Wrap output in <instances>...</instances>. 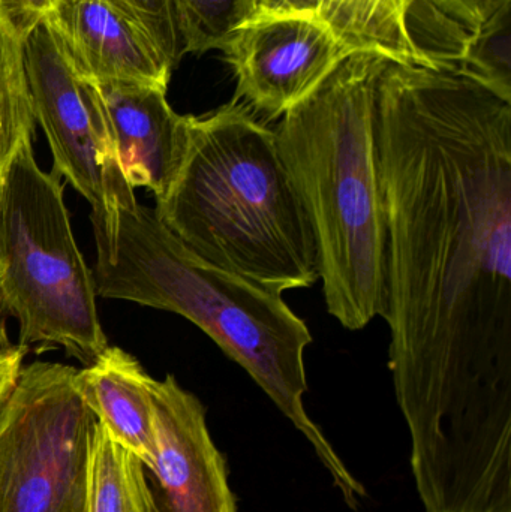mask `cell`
<instances>
[{
	"label": "cell",
	"mask_w": 511,
	"mask_h": 512,
	"mask_svg": "<svg viewBox=\"0 0 511 512\" xmlns=\"http://www.w3.org/2000/svg\"><path fill=\"white\" fill-rule=\"evenodd\" d=\"M15 23L29 32L35 24L44 20L60 0H0Z\"/></svg>",
	"instance_id": "7402d4cb"
},
{
	"label": "cell",
	"mask_w": 511,
	"mask_h": 512,
	"mask_svg": "<svg viewBox=\"0 0 511 512\" xmlns=\"http://www.w3.org/2000/svg\"><path fill=\"white\" fill-rule=\"evenodd\" d=\"M87 512H161L144 463L99 421L90 448Z\"/></svg>",
	"instance_id": "5bb4252c"
},
{
	"label": "cell",
	"mask_w": 511,
	"mask_h": 512,
	"mask_svg": "<svg viewBox=\"0 0 511 512\" xmlns=\"http://www.w3.org/2000/svg\"><path fill=\"white\" fill-rule=\"evenodd\" d=\"M152 379L137 358L108 346L78 369L77 387L99 423L152 471L156 460Z\"/></svg>",
	"instance_id": "4fadbf2b"
},
{
	"label": "cell",
	"mask_w": 511,
	"mask_h": 512,
	"mask_svg": "<svg viewBox=\"0 0 511 512\" xmlns=\"http://www.w3.org/2000/svg\"><path fill=\"white\" fill-rule=\"evenodd\" d=\"M77 372L47 361L21 367L0 408V512H87L98 418Z\"/></svg>",
	"instance_id": "8992f818"
},
{
	"label": "cell",
	"mask_w": 511,
	"mask_h": 512,
	"mask_svg": "<svg viewBox=\"0 0 511 512\" xmlns=\"http://www.w3.org/2000/svg\"><path fill=\"white\" fill-rule=\"evenodd\" d=\"M42 21L84 80L168 90L173 66L111 0H60Z\"/></svg>",
	"instance_id": "8fae6325"
},
{
	"label": "cell",
	"mask_w": 511,
	"mask_h": 512,
	"mask_svg": "<svg viewBox=\"0 0 511 512\" xmlns=\"http://www.w3.org/2000/svg\"><path fill=\"white\" fill-rule=\"evenodd\" d=\"M156 460L165 512H237L227 466L200 400L174 376L152 379Z\"/></svg>",
	"instance_id": "9c48e42d"
},
{
	"label": "cell",
	"mask_w": 511,
	"mask_h": 512,
	"mask_svg": "<svg viewBox=\"0 0 511 512\" xmlns=\"http://www.w3.org/2000/svg\"><path fill=\"white\" fill-rule=\"evenodd\" d=\"M110 258H96V295L177 313L203 330L236 361L314 447L348 507L365 487L348 471L329 439L306 412L308 324L269 291L189 251L137 198L119 204Z\"/></svg>",
	"instance_id": "7a4b0ae2"
},
{
	"label": "cell",
	"mask_w": 511,
	"mask_h": 512,
	"mask_svg": "<svg viewBox=\"0 0 511 512\" xmlns=\"http://www.w3.org/2000/svg\"><path fill=\"white\" fill-rule=\"evenodd\" d=\"M188 150L159 221L195 255L269 291L309 288L318 252L275 129L231 99L188 114Z\"/></svg>",
	"instance_id": "277c9868"
},
{
	"label": "cell",
	"mask_w": 511,
	"mask_h": 512,
	"mask_svg": "<svg viewBox=\"0 0 511 512\" xmlns=\"http://www.w3.org/2000/svg\"><path fill=\"white\" fill-rule=\"evenodd\" d=\"M387 63L369 51L350 54L273 128L314 231L327 312L351 331L383 313L377 89Z\"/></svg>",
	"instance_id": "3957f363"
},
{
	"label": "cell",
	"mask_w": 511,
	"mask_h": 512,
	"mask_svg": "<svg viewBox=\"0 0 511 512\" xmlns=\"http://www.w3.org/2000/svg\"><path fill=\"white\" fill-rule=\"evenodd\" d=\"M120 170L132 189L156 201L173 188L188 150V116L177 114L167 90L132 83H92Z\"/></svg>",
	"instance_id": "7c38bea8"
},
{
	"label": "cell",
	"mask_w": 511,
	"mask_h": 512,
	"mask_svg": "<svg viewBox=\"0 0 511 512\" xmlns=\"http://www.w3.org/2000/svg\"><path fill=\"white\" fill-rule=\"evenodd\" d=\"M182 56L221 50L231 33L252 20L255 0H170Z\"/></svg>",
	"instance_id": "2e32d148"
},
{
	"label": "cell",
	"mask_w": 511,
	"mask_h": 512,
	"mask_svg": "<svg viewBox=\"0 0 511 512\" xmlns=\"http://www.w3.org/2000/svg\"><path fill=\"white\" fill-rule=\"evenodd\" d=\"M455 71L511 102V6L468 35Z\"/></svg>",
	"instance_id": "e0dca14e"
},
{
	"label": "cell",
	"mask_w": 511,
	"mask_h": 512,
	"mask_svg": "<svg viewBox=\"0 0 511 512\" xmlns=\"http://www.w3.org/2000/svg\"><path fill=\"white\" fill-rule=\"evenodd\" d=\"M117 8L131 17L156 47L162 51L171 66L182 59L179 33L174 23L170 0H111Z\"/></svg>",
	"instance_id": "ac0fdd59"
},
{
	"label": "cell",
	"mask_w": 511,
	"mask_h": 512,
	"mask_svg": "<svg viewBox=\"0 0 511 512\" xmlns=\"http://www.w3.org/2000/svg\"><path fill=\"white\" fill-rule=\"evenodd\" d=\"M27 352L14 345L6 333V321L0 319V408L17 382Z\"/></svg>",
	"instance_id": "44dd1931"
},
{
	"label": "cell",
	"mask_w": 511,
	"mask_h": 512,
	"mask_svg": "<svg viewBox=\"0 0 511 512\" xmlns=\"http://www.w3.org/2000/svg\"><path fill=\"white\" fill-rule=\"evenodd\" d=\"M324 18L351 51L387 62L453 69L468 38L428 0H323Z\"/></svg>",
	"instance_id": "30bf717a"
},
{
	"label": "cell",
	"mask_w": 511,
	"mask_h": 512,
	"mask_svg": "<svg viewBox=\"0 0 511 512\" xmlns=\"http://www.w3.org/2000/svg\"><path fill=\"white\" fill-rule=\"evenodd\" d=\"M26 75L33 116L53 155V171L92 207L96 256L110 258L116 243L122 198L128 185L95 87L78 75L65 48L45 21L26 33Z\"/></svg>",
	"instance_id": "52a82bcc"
},
{
	"label": "cell",
	"mask_w": 511,
	"mask_h": 512,
	"mask_svg": "<svg viewBox=\"0 0 511 512\" xmlns=\"http://www.w3.org/2000/svg\"><path fill=\"white\" fill-rule=\"evenodd\" d=\"M24 41L26 32L0 2V189L21 144L35 137Z\"/></svg>",
	"instance_id": "9a60e30c"
},
{
	"label": "cell",
	"mask_w": 511,
	"mask_h": 512,
	"mask_svg": "<svg viewBox=\"0 0 511 512\" xmlns=\"http://www.w3.org/2000/svg\"><path fill=\"white\" fill-rule=\"evenodd\" d=\"M428 2L468 33L482 29L498 12L511 6V0H428Z\"/></svg>",
	"instance_id": "d6986e66"
},
{
	"label": "cell",
	"mask_w": 511,
	"mask_h": 512,
	"mask_svg": "<svg viewBox=\"0 0 511 512\" xmlns=\"http://www.w3.org/2000/svg\"><path fill=\"white\" fill-rule=\"evenodd\" d=\"M59 174L21 144L0 189V319L18 322V346L63 349L92 364L108 348L92 270L78 249Z\"/></svg>",
	"instance_id": "5b68a950"
},
{
	"label": "cell",
	"mask_w": 511,
	"mask_h": 512,
	"mask_svg": "<svg viewBox=\"0 0 511 512\" xmlns=\"http://www.w3.org/2000/svg\"><path fill=\"white\" fill-rule=\"evenodd\" d=\"M236 80L233 101L267 120L281 119L350 56L326 21H252L221 47Z\"/></svg>",
	"instance_id": "ba28073f"
},
{
	"label": "cell",
	"mask_w": 511,
	"mask_h": 512,
	"mask_svg": "<svg viewBox=\"0 0 511 512\" xmlns=\"http://www.w3.org/2000/svg\"><path fill=\"white\" fill-rule=\"evenodd\" d=\"M275 18H309V20L326 21L323 0H255L254 17L249 23L275 20Z\"/></svg>",
	"instance_id": "ffe728a7"
},
{
	"label": "cell",
	"mask_w": 511,
	"mask_h": 512,
	"mask_svg": "<svg viewBox=\"0 0 511 512\" xmlns=\"http://www.w3.org/2000/svg\"><path fill=\"white\" fill-rule=\"evenodd\" d=\"M384 304L426 512H511V102L389 62L377 89Z\"/></svg>",
	"instance_id": "6da1fadb"
}]
</instances>
